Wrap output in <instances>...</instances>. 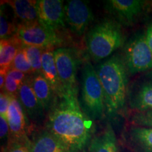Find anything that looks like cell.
<instances>
[{
  "instance_id": "3957f363",
  "label": "cell",
  "mask_w": 152,
  "mask_h": 152,
  "mask_svg": "<svg viewBox=\"0 0 152 152\" xmlns=\"http://www.w3.org/2000/svg\"><path fill=\"white\" fill-rule=\"evenodd\" d=\"M125 37L121 25L116 20L105 18L91 28L86 38L89 54L95 61L108 58L123 47Z\"/></svg>"
},
{
  "instance_id": "5bb4252c",
  "label": "cell",
  "mask_w": 152,
  "mask_h": 152,
  "mask_svg": "<svg viewBox=\"0 0 152 152\" xmlns=\"http://www.w3.org/2000/svg\"><path fill=\"white\" fill-rule=\"evenodd\" d=\"M54 49H45L42 56V74L54 91L56 96L65 94L61 83L55 61Z\"/></svg>"
},
{
  "instance_id": "cb8c5ba5",
  "label": "cell",
  "mask_w": 152,
  "mask_h": 152,
  "mask_svg": "<svg viewBox=\"0 0 152 152\" xmlns=\"http://www.w3.org/2000/svg\"><path fill=\"white\" fill-rule=\"evenodd\" d=\"M31 144L30 138L22 140L9 138L2 148V152H32Z\"/></svg>"
},
{
  "instance_id": "603a6c76",
  "label": "cell",
  "mask_w": 152,
  "mask_h": 152,
  "mask_svg": "<svg viewBox=\"0 0 152 152\" xmlns=\"http://www.w3.org/2000/svg\"><path fill=\"white\" fill-rule=\"evenodd\" d=\"M26 56L33 68V73H42V56L45 49L23 45Z\"/></svg>"
},
{
  "instance_id": "4fadbf2b",
  "label": "cell",
  "mask_w": 152,
  "mask_h": 152,
  "mask_svg": "<svg viewBox=\"0 0 152 152\" xmlns=\"http://www.w3.org/2000/svg\"><path fill=\"white\" fill-rule=\"evenodd\" d=\"M18 98L26 115L33 121H37L43 116L45 110L38 102L30 81V75L23 83L18 93Z\"/></svg>"
},
{
  "instance_id": "7402d4cb",
  "label": "cell",
  "mask_w": 152,
  "mask_h": 152,
  "mask_svg": "<svg viewBox=\"0 0 152 152\" xmlns=\"http://www.w3.org/2000/svg\"><path fill=\"white\" fill-rule=\"evenodd\" d=\"M17 26L9 19L5 10L4 4L1 5L0 9V38L2 39H9L16 34Z\"/></svg>"
},
{
  "instance_id": "9a60e30c",
  "label": "cell",
  "mask_w": 152,
  "mask_h": 152,
  "mask_svg": "<svg viewBox=\"0 0 152 152\" xmlns=\"http://www.w3.org/2000/svg\"><path fill=\"white\" fill-rule=\"evenodd\" d=\"M31 142L32 152H70L59 139L47 130L36 133Z\"/></svg>"
},
{
  "instance_id": "8fae6325",
  "label": "cell",
  "mask_w": 152,
  "mask_h": 152,
  "mask_svg": "<svg viewBox=\"0 0 152 152\" xmlns=\"http://www.w3.org/2000/svg\"><path fill=\"white\" fill-rule=\"evenodd\" d=\"M145 1L140 0H109L106 9L120 24L132 26L144 10Z\"/></svg>"
},
{
  "instance_id": "7c38bea8",
  "label": "cell",
  "mask_w": 152,
  "mask_h": 152,
  "mask_svg": "<svg viewBox=\"0 0 152 152\" xmlns=\"http://www.w3.org/2000/svg\"><path fill=\"white\" fill-rule=\"evenodd\" d=\"M26 113L18 96H13L7 119L10 128V137L22 140L28 137V126Z\"/></svg>"
},
{
  "instance_id": "6da1fadb",
  "label": "cell",
  "mask_w": 152,
  "mask_h": 152,
  "mask_svg": "<svg viewBox=\"0 0 152 152\" xmlns=\"http://www.w3.org/2000/svg\"><path fill=\"white\" fill-rule=\"evenodd\" d=\"M92 121L82 109L77 95L65 94L55 98L48 111L47 130L70 152H85L92 140Z\"/></svg>"
},
{
  "instance_id": "277c9868",
  "label": "cell",
  "mask_w": 152,
  "mask_h": 152,
  "mask_svg": "<svg viewBox=\"0 0 152 152\" xmlns=\"http://www.w3.org/2000/svg\"><path fill=\"white\" fill-rule=\"evenodd\" d=\"M81 107L91 120L102 119L106 114L105 98L96 69L86 61L82 71Z\"/></svg>"
},
{
  "instance_id": "44dd1931",
  "label": "cell",
  "mask_w": 152,
  "mask_h": 152,
  "mask_svg": "<svg viewBox=\"0 0 152 152\" xmlns=\"http://www.w3.org/2000/svg\"><path fill=\"white\" fill-rule=\"evenodd\" d=\"M28 75L11 68L7 73L5 85L2 92L11 96H18L19 89Z\"/></svg>"
},
{
  "instance_id": "4dcf8cb0",
  "label": "cell",
  "mask_w": 152,
  "mask_h": 152,
  "mask_svg": "<svg viewBox=\"0 0 152 152\" xmlns=\"http://www.w3.org/2000/svg\"><path fill=\"white\" fill-rule=\"evenodd\" d=\"M151 4H152V3H151Z\"/></svg>"
},
{
  "instance_id": "8992f818",
  "label": "cell",
  "mask_w": 152,
  "mask_h": 152,
  "mask_svg": "<svg viewBox=\"0 0 152 152\" xmlns=\"http://www.w3.org/2000/svg\"><path fill=\"white\" fill-rule=\"evenodd\" d=\"M58 76L65 94L78 93L77 82V58L75 52L65 47H58L54 51Z\"/></svg>"
},
{
  "instance_id": "ac0fdd59",
  "label": "cell",
  "mask_w": 152,
  "mask_h": 152,
  "mask_svg": "<svg viewBox=\"0 0 152 152\" xmlns=\"http://www.w3.org/2000/svg\"><path fill=\"white\" fill-rule=\"evenodd\" d=\"M23 44L16 34L9 39L0 42V73H7L12 66L17 53Z\"/></svg>"
},
{
  "instance_id": "ffe728a7",
  "label": "cell",
  "mask_w": 152,
  "mask_h": 152,
  "mask_svg": "<svg viewBox=\"0 0 152 152\" xmlns=\"http://www.w3.org/2000/svg\"><path fill=\"white\" fill-rule=\"evenodd\" d=\"M90 152H118L117 140L111 125L106 128L99 135L94 137L89 147Z\"/></svg>"
},
{
  "instance_id": "e0dca14e",
  "label": "cell",
  "mask_w": 152,
  "mask_h": 152,
  "mask_svg": "<svg viewBox=\"0 0 152 152\" xmlns=\"http://www.w3.org/2000/svg\"><path fill=\"white\" fill-rule=\"evenodd\" d=\"M7 3L14 11V16L19 21L18 25H27L39 22L37 1L14 0L8 1Z\"/></svg>"
},
{
  "instance_id": "d4e9b609",
  "label": "cell",
  "mask_w": 152,
  "mask_h": 152,
  "mask_svg": "<svg viewBox=\"0 0 152 152\" xmlns=\"http://www.w3.org/2000/svg\"><path fill=\"white\" fill-rule=\"evenodd\" d=\"M130 123L133 126L152 128V110L133 111L130 114Z\"/></svg>"
},
{
  "instance_id": "f1b7e54d",
  "label": "cell",
  "mask_w": 152,
  "mask_h": 152,
  "mask_svg": "<svg viewBox=\"0 0 152 152\" xmlns=\"http://www.w3.org/2000/svg\"><path fill=\"white\" fill-rule=\"evenodd\" d=\"M146 36H147V43L152 53V23L149 25L147 31H146Z\"/></svg>"
},
{
  "instance_id": "4316f807",
  "label": "cell",
  "mask_w": 152,
  "mask_h": 152,
  "mask_svg": "<svg viewBox=\"0 0 152 152\" xmlns=\"http://www.w3.org/2000/svg\"><path fill=\"white\" fill-rule=\"evenodd\" d=\"M12 97L13 96L6 94L5 92H1V94H0V116L4 117L7 118Z\"/></svg>"
},
{
  "instance_id": "30bf717a",
  "label": "cell",
  "mask_w": 152,
  "mask_h": 152,
  "mask_svg": "<svg viewBox=\"0 0 152 152\" xmlns=\"http://www.w3.org/2000/svg\"><path fill=\"white\" fill-rule=\"evenodd\" d=\"M37 5L39 22L44 27L56 33L65 28L64 1L39 0Z\"/></svg>"
},
{
  "instance_id": "f546056e",
  "label": "cell",
  "mask_w": 152,
  "mask_h": 152,
  "mask_svg": "<svg viewBox=\"0 0 152 152\" xmlns=\"http://www.w3.org/2000/svg\"><path fill=\"white\" fill-rule=\"evenodd\" d=\"M6 75L7 73H0V88H1V92H2L4 90V87L5 85V81H6Z\"/></svg>"
},
{
  "instance_id": "5b68a950",
  "label": "cell",
  "mask_w": 152,
  "mask_h": 152,
  "mask_svg": "<svg viewBox=\"0 0 152 152\" xmlns=\"http://www.w3.org/2000/svg\"><path fill=\"white\" fill-rule=\"evenodd\" d=\"M123 57L131 75L152 69V53L147 43L146 33H137L129 39L125 45Z\"/></svg>"
},
{
  "instance_id": "2e32d148",
  "label": "cell",
  "mask_w": 152,
  "mask_h": 152,
  "mask_svg": "<svg viewBox=\"0 0 152 152\" xmlns=\"http://www.w3.org/2000/svg\"><path fill=\"white\" fill-rule=\"evenodd\" d=\"M30 81L38 102L45 111H49L56 98L50 85L42 73L30 75Z\"/></svg>"
},
{
  "instance_id": "7a4b0ae2",
  "label": "cell",
  "mask_w": 152,
  "mask_h": 152,
  "mask_svg": "<svg viewBox=\"0 0 152 152\" xmlns=\"http://www.w3.org/2000/svg\"><path fill=\"white\" fill-rule=\"evenodd\" d=\"M96 71L103 88L106 114L115 117L121 113L128 92V70L123 56H113L100 63Z\"/></svg>"
},
{
  "instance_id": "52a82bcc",
  "label": "cell",
  "mask_w": 152,
  "mask_h": 152,
  "mask_svg": "<svg viewBox=\"0 0 152 152\" xmlns=\"http://www.w3.org/2000/svg\"><path fill=\"white\" fill-rule=\"evenodd\" d=\"M16 35L23 45L53 49L62 45L58 33L45 28L39 22L17 26Z\"/></svg>"
},
{
  "instance_id": "9c48e42d",
  "label": "cell",
  "mask_w": 152,
  "mask_h": 152,
  "mask_svg": "<svg viewBox=\"0 0 152 152\" xmlns=\"http://www.w3.org/2000/svg\"><path fill=\"white\" fill-rule=\"evenodd\" d=\"M127 100L133 111L152 110V72L141 76L131 85Z\"/></svg>"
},
{
  "instance_id": "83f0119b",
  "label": "cell",
  "mask_w": 152,
  "mask_h": 152,
  "mask_svg": "<svg viewBox=\"0 0 152 152\" xmlns=\"http://www.w3.org/2000/svg\"><path fill=\"white\" fill-rule=\"evenodd\" d=\"M0 137L1 140L6 142V144L10 137V128L9 123L6 118L2 116H0Z\"/></svg>"
},
{
  "instance_id": "d6986e66",
  "label": "cell",
  "mask_w": 152,
  "mask_h": 152,
  "mask_svg": "<svg viewBox=\"0 0 152 152\" xmlns=\"http://www.w3.org/2000/svg\"><path fill=\"white\" fill-rule=\"evenodd\" d=\"M130 145L138 152H152V128L131 125L128 131Z\"/></svg>"
},
{
  "instance_id": "484cf974",
  "label": "cell",
  "mask_w": 152,
  "mask_h": 152,
  "mask_svg": "<svg viewBox=\"0 0 152 152\" xmlns=\"http://www.w3.org/2000/svg\"><path fill=\"white\" fill-rule=\"evenodd\" d=\"M11 68L22 72L26 75H33V71L26 56L23 46L17 53Z\"/></svg>"
},
{
  "instance_id": "ba28073f",
  "label": "cell",
  "mask_w": 152,
  "mask_h": 152,
  "mask_svg": "<svg viewBox=\"0 0 152 152\" xmlns=\"http://www.w3.org/2000/svg\"><path fill=\"white\" fill-rule=\"evenodd\" d=\"M65 22L71 31L77 36H81L93 20L92 9L84 1L71 0L64 6Z\"/></svg>"
}]
</instances>
